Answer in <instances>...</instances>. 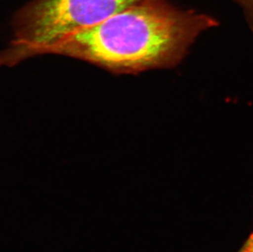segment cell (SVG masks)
Instances as JSON below:
<instances>
[{
	"label": "cell",
	"mask_w": 253,
	"mask_h": 252,
	"mask_svg": "<svg viewBox=\"0 0 253 252\" xmlns=\"http://www.w3.org/2000/svg\"><path fill=\"white\" fill-rule=\"evenodd\" d=\"M216 26L208 15L181 9L166 0H144L63 36L37 56L62 55L114 74H139L175 67L199 35Z\"/></svg>",
	"instance_id": "cell-1"
},
{
	"label": "cell",
	"mask_w": 253,
	"mask_h": 252,
	"mask_svg": "<svg viewBox=\"0 0 253 252\" xmlns=\"http://www.w3.org/2000/svg\"><path fill=\"white\" fill-rule=\"evenodd\" d=\"M144 0H35L14 21L15 37L0 53V67H13L73 31L92 26Z\"/></svg>",
	"instance_id": "cell-2"
},
{
	"label": "cell",
	"mask_w": 253,
	"mask_h": 252,
	"mask_svg": "<svg viewBox=\"0 0 253 252\" xmlns=\"http://www.w3.org/2000/svg\"><path fill=\"white\" fill-rule=\"evenodd\" d=\"M244 12L247 22L253 32V0H234Z\"/></svg>",
	"instance_id": "cell-3"
},
{
	"label": "cell",
	"mask_w": 253,
	"mask_h": 252,
	"mask_svg": "<svg viewBox=\"0 0 253 252\" xmlns=\"http://www.w3.org/2000/svg\"><path fill=\"white\" fill-rule=\"evenodd\" d=\"M237 252H253V231Z\"/></svg>",
	"instance_id": "cell-4"
}]
</instances>
